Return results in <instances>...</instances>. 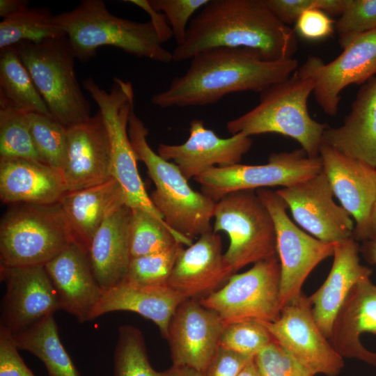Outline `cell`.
Returning <instances> with one entry per match:
<instances>
[{"label":"cell","mask_w":376,"mask_h":376,"mask_svg":"<svg viewBox=\"0 0 376 376\" xmlns=\"http://www.w3.org/2000/svg\"><path fill=\"white\" fill-rule=\"evenodd\" d=\"M217 47L249 49L276 61L293 58L297 40L295 31L265 0H212L189 24L184 42L172 52L173 60L191 59Z\"/></svg>","instance_id":"6da1fadb"},{"label":"cell","mask_w":376,"mask_h":376,"mask_svg":"<svg viewBox=\"0 0 376 376\" xmlns=\"http://www.w3.org/2000/svg\"><path fill=\"white\" fill-rule=\"evenodd\" d=\"M298 67L294 58L271 61L249 49L212 48L192 57L186 72L174 77L151 102L161 108L205 106L230 93H260L287 79Z\"/></svg>","instance_id":"7a4b0ae2"},{"label":"cell","mask_w":376,"mask_h":376,"mask_svg":"<svg viewBox=\"0 0 376 376\" xmlns=\"http://www.w3.org/2000/svg\"><path fill=\"white\" fill-rule=\"evenodd\" d=\"M67 36L76 58L86 62L102 46L110 45L138 57L169 63L172 52L162 46L150 21L137 22L111 13L102 0H84L74 9L53 16Z\"/></svg>","instance_id":"3957f363"},{"label":"cell","mask_w":376,"mask_h":376,"mask_svg":"<svg viewBox=\"0 0 376 376\" xmlns=\"http://www.w3.org/2000/svg\"><path fill=\"white\" fill-rule=\"evenodd\" d=\"M148 129L130 112L128 135L137 159L143 162L155 185L150 198L173 230L193 240L212 230L215 202L193 190L176 164L155 152L147 141Z\"/></svg>","instance_id":"277c9868"},{"label":"cell","mask_w":376,"mask_h":376,"mask_svg":"<svg viewBox=\"0 0 376 376\" xmlns=\"http://www.w3.org/2000/svg\"><path fill=\"white\" fill-rule=\"evenodd\" d=\"M314 87V80L297 70L287 79L263 91L258 104L228 121L226 129L232 135L280 134L297 141L308 156L318 157L329 126L315 120L308 113V100Z\"/></svg>","instance_id":"5b68a950"},{"label":"cell","mask_w":376,"mask_h":376,"mask_svg":"<svg viewBox=\"0 0 376 376\" xmlns=\"http://www.w3.org/2000/svg\"><path fill=\"white\" fill-rule=\"evenodd\" d=\"M73 237L59 204H15L0 222V266L45 265Z\"/></svg>","instance_id":"8992f818"},{"label":"cell","mask_w":376,"mask_h":376,"mask_svg":"<svg viewBox=\"0 0 376 376\" xmlns=\"http://www.w3.org/2000/svg\"><path fill=\"white\" fill-rule=\"evenodd\" d=\"M14 46L56 120L68 127L91 117L90 103L78 82L76 58L66 36Z\"/></svg>","instance_id":"52a82bcc"},{"label":"cell","mask_w":376,"mask_h":376,"mask_svg":"<svg viewBox=\"0 0 376 376\" xmlns=\"http://www.w3.org/2000/svg\"><path fill=\"white\" fill-rule=\"evenodd\" d=\"M83 86L98 106L106 123L111 144V176L120 185L127 205L141 209L166 223L146 191L128 135V120L134 103L132 83L114 77L108 92L88 77Z\"/></svg>","instance_id":"ba28073f"},{"label":"cell","mask_w":376,"mask_h":376,"mask_svg":"<svg viewBox=\"0 0 376 376\" xmlns=\"http://www.w3.org/2000/svg\"><path fill=\"white\" fill-rule=\"evenodd\" d=\"M213 218V231H223L229 237L224 256L234 273L277 256L274 223L256 190L226 194L215 203Z\"/></svg>","instance_id":"9c48e42d"},{"label":"cell","mask_w":376,"mask_h":376,"mask_svg":"<svg viewBox=\"0 0 376 376\" xmlns=\"http://www.w3.org/2000/svg\"><path fill=\"white\" fill-rule=\"evenodd\" d=\"M281 265L278 256L233 274L217 291L198 301L215 311L225 325L255 320L272 322L280 316Z\"/></svg>","instance_id":"30bf717a"},{"label":"cell","mask_w":376,"mask_h":376,"mask_svg":"<svg viewBox=\"0 0 376 376\" xmlns=\"http://www.w3.org/2000/svg\"><path fill=\"white\" fill-rule=\"evenodd\" d=\"M322 170L320 155L311 157L303 149L272 153L268 163L213 167L194 178L201 193L214 202L241 190H256L274 186L287 187L308 179Z\"/></svg>","instance_id":"8fae6325"},{"label":"cell","mask_w":376,"mask_h":376,"mask_svg":"<svg viewBox=\"0 0 376 376\" xmlns=\"http://www.w3.org/2000/svg\"><path fill=\"white\" fill-rule=\"evenodd\" d=\"M256 191L274 223L283 308L301 295L302 285L310 273L320 262L333 256L334 244L321 241L297 227L288 216V207L276 191L267 188Z\"/></svg>","instance_id":"7c38bea8"},{"label":"cell","mask_w":376,"mask_h":376,"mask_svg":"<svg viewBox=\"0 0 376 376\" xmlns=\"http://www.w3.org/2000/svg\"><path fill=\"white\" fill-rule=\"evenodd\" d=\"M261 322L273 339L314 376H337L341 372L343 357L316 324L309 297L304 293L283 307L276 321Z\"/></svg>","instance_id":"4fadbf2b"},{"label":"cell","mask_w":376,"mask_h":376,"mask_svg":"<svg viewBox=\"0 0 376 376\" xmlns=\"http://www.w3.org/2000/svg\"><path fill=\"white\" fill-rule=\"evenodd\" d=\"M297 71L314 80L317 103L327 115L335 116L345 88L363 85L376 76V29L357 37L332 61L310 56Z\"/></svg>","instance_id":"5bb4252c"},{"label":"cell","mask_w":376,"mask_h":376,"mask_svg":"<svg viewBox=\"0 0 376 376\" xmlns=\"http://www.w3.org/2000/svg\"><path fill=\"white\" fill-rule=\"evenodd\" d=\"M5 283L0 326L11 335L25 331L61 310L45 265L0 266Z\"/></svg>","instance_id":"9a60e30c"},{"label":"cell","mask_w":376,"mask_h":376,"mask_svg":"<svg viewBox=\"0 0 376 376\" xmlns=\"http://www.w3.org/2000/svg\"><path fill=\"white\" fill-rule=\"evenodd\" d=\"M290 209L295 221L314 237L336 243L353 236L350 214L334 200L329 181L319 173L276 191Z\"/></svg>","instance_id":"2e32d148"},{"label":"cell","mask_w":376,"mask_h":376,"mask_svg":"<svg viewBox=\"0 0 376 376\" xmlns=\"http://www.w3.org/2000/svg\"><path fill=\"white\" fill-rule=\"evenodd\" d=\"M319 155L334 196L353 217V238L366 241L376 203V169L322 142Z\"/></svg>","instance_id":"e0dca14e"},{"label":"cell","mask_w":376,"mask_h":376,"mask_svg":"<svg viewBox=\"0 0 376 376\" xmlns=\"http://www.w3.org/2000/svg\"><path fill=\"white\" fill-rule=\"evenodd\" d=\"M225 324L214 311L187 299L173 315L166 337L172 366L202 372L219 347Z\"/></svg>","instance_id":"ac0fdd59"},{"label":"cell","mask_w":376,"mask_h":376,"mask_svg":"<svg viewBox=\"0 0 376 376\" xmlns=\"http://www.w3.org/2000/svg\"><path fill=\"white\" fill-rule=\"evenodd\" d=\"M68 153L63 175L67 191L80 190L111 180V144L101 112L67 127Z\"/></svg>","instance_id":"d6986e66"},{"label":"cell","mask_w":376,"mask_h":376,"mask_svg":"<svg viewBox=\"0 0 376 376\" xmlns=\"http://www.w3.org/2000/svg\"><path fill=\"white\" fill-rule=\"evenodd\" d=\"M233 274L222 252L221 237L212 230L181 249L168 285L185 299L199 301L219 290Z\"/></svg>","instance_id":"ffe728a7"},{"label":"cell","mask_w":376,"mask_h":376,"mask_svg":"<svg viewBox=\"0 0 376 376\" xmlns=\"http://www.w3.org/2000/svg\"><path fill=\"white\" fill-rule=\"evenodd\" d=\"M189 136L180 145L161 143L158 155L173 161L187 180L195 178L213 167H227L240 163L251 148L252 139L242 133L223 139L207 129L201 120L189 124Z\"/></svg>","instance_id":"44dd1931"},{"label":"cell","mask_w":376,"mask_h":376,"mask_svg":"<svg viewBox=\"0 0 376 376\" xmlns=\"http://www.w3.org/2000/svg\"><path fill=\"white\" fill-rule=\"evenodd\" d=\"M45 267L61 309L81 323L91 320L103 290L95 279L87 251L72 242Z\"/></svg>","instance_id":"7402d4cb"},{"label":"cell","mask_w":376,"mask_h":376,"mask_svg":"<svg viewBox=\"0 0 376 376\" xmlns=\"http://www.w3.org/2000/svg\"><path fill=\"white\" fill-rule=\"evenodd\" d=\"M359 252V244L353 237L334 243L329 274L318 290L309 296L313 318L328 339L336 315L351 290L372 273L360 263Z\"/></svg>","instance_id":"603a6c76"},{"label":"cell","mask_w":376,"mask_h":376,"mask_svg":"<svg viewBox=\"0 0 376 376\" xmlns=\"http://www.w3.org/2000/svg\"><path fill=\"white\" fill-rule=\"evenodd\" d=\"M376 334V285L370 277L351 290L335 318L329 340L342 357L376 366V353L361 341L363 333Z\"/></svg>","instance_id":"cb8c5ba5"},{"label":"cell","mask_w":376,"mask_h":376,"mask_svg":"<svg viewBox=\"0 0 376 376\" xmlns=\"http://www.w3.org/2000/svg\"><path fill=\"white\" fill-rule=\"evenodd\" d=\"M67 188L63 173L47 164L24 158H0V199L8 204L52 205Z\"/></svg>","instance_id":"d4e9b609"},{"label":"cell","mask_w":376,"mask_h":376,"mask_svg":"<svg viewBox=\"0 0 376 376\" xmlns=\"http://www.w3.org/2000/svg\"><path fill=\"white\" fill-rule=\"evenodd\" d=\"M322 142L376 169V76L360 87L343 124L325 130Z\"/></svg>","instance_id":"484cf974"},{"label":"cell","mask_w":376,"mask_h":376,"mask_svg":"<svg viewBox=\"0 0 376 376\" xmlns=\"http://www.w3.org/2000/svg\"><path fill=\"white\" fill-rule=\"evenodd\" d=\"M131 207L113 211L93 236L88 250L93 272L103 291L125 280L131 260L129 227Z\"/></svg>","instance_id":"4316f807"},{"label":"cell","mask_w":376,"mask_h":376,"mask_svg":"<svg viewBox=\"0 0 376 376\" xmlns=\"http://www.w3.org/2000/svg\"><path fill=\"white\" fill-rule=\"evenodd\" d=\"M185 299L169 285L141 286L124 281L103 291L91 320L110 312H134L153 322L166 338L170 320Z\"/></svg>","instance_id":"83f0119b"},{"label":"cell","mask_w":376,"mask_h":376,"mask_svg":"<svg viewBox=\"0 0 376 376\" xmlns=\"http://www.w3.org/2000/svg\"><path fill=\"white\" fill-rule=\"evenodd\" d=\"M59 204L74 242L87 252L106 218L118 207L127 205L123 189L114 178L88 188L67 191Z\"/></svg>","instance_id":"f1b7e54d"},{"label":"cell","mask_w":376,"mask_h":376,"mask_svg":"<svg viewBox=\"0 0 376 376\" xmlns=\"http://www.w3.org/2000/svg\"><path fill=\"white\" fill-rule=\"evenodd\" d=\"M0 107L53 116L15 46L0 53Z\"/></svg>","instance_id":"f546056e"},{"label":"cell","mask_w":376,"mask_h":376,"mask_svg":"<svg viewBox=\"0 0 376 376\" xmlns=\"http://www.w3.org/2000/svg\"><path fill=\"white\" fill-rule=\"evenodd\" d=\"M12 336L18 350L31 353L42 362L48 376H80L61 343L54 315Z\"/></svg>","instance_id":"4dcf8cb0"},{"label":"cell","mask_w":376,"mask_h":376,"mask_svg":"<svg viewBox=\"0 0 376 376\" xmlns=\"http://www.w3.org/2000/svg\"><path fill=\"white\" fill-rule=\"evenodd\" d=\"M48 8L26 7L0 23V49L22 42H40L65 36L53 23Z\"/></svg>","instance_id":"1f68e13d"},{"label":"cell","mask_w":376,"mask_h":376,"mask_svg":"<svg viewBox=\"0 0 376 376\" xmlns=\"http://www.w3.org/2000/svg\"><path fill=\"white\" fill-rule=\"evenodd\" d=\"M129 241L131 258L164 251L176 242L187 246L193 243L192 240L139 208H131Z\"/></svg>","instance_id":"d6a6232c"},{"label":"cell","mask_w":376,"mask_h":376,"mask_svg":"<svg viewBox=\"0 0 376 376\" xmlns=\"http://www.w3.org/2000/svg\"><path fill=\"white\" fill-rule=\"evenodd\" d=\"M113 376H166L151 366L143 334L132 325L118 328L113 354Z\"/></svg>","instance_id":"836d02e7"},{"label":"cell","mask_w":376,"mask_h":376,"mask_svg":"<svg viewBox=\"0 0 376 376\" xmlns=\"http://www.w3.org/2000/svg\"><path fill=\"white\" fill-rule=\"evenodd\" d=\"M29 118L40 161L63 173L68 153L67 127L54 116L30 113Z\"/></svg>","instance_id":"e575fe53"},{"label":"cell","mask_w":376,"mask_h":376,"mask_svg":"<svg viewBox=\"0 0 376 376\" xmlns=\"http://www.w3.org/2000/svg\"><path fill=\"white\" fill-rule=\"evenodd\" d=\"M0 158L41 162L33 143L29 113L0 107Z\"/></svg>","instance_id":"d590c367"},{"label":"cell","mask_w":376,"mask_h":376,"mask_svg":"<svg viewBox=\"0 0 376 376\" xmlns=\"http://www.w3.org/2000/svg\"><path fill=\"white\" fill-rule=\"evenodd\" d=\"M182 244L176 242L167 249L132 258L126 281L141 286H163L168 283Z\"/></svg>","instance_id":"8d00e7d4"},{"label":"cell","mask_w":376,"mask_h":376,"mask_svg":"<svg viewBox=\"0 0 376 376\" xmlns=\"http://www.w3.org/2000/svg\"><path fill=\"white\" fill-rule=\"evenodd\" d=\"M273 340L272 335L260 321L250 320L225 325L219 346L254 357Z\"/></svg>","instance_id":"74e56055"},{"label":"cell","mask_w":376,"mask_h":376,"mask_svg":"<svg viewBox=\"0 0 376 376\" xmlns=\"http://www.w3.org/2000/svg\"><path fill=\"white\" fill-rule=\"evenodd\" d=\"M376 29V0H347L335 23L338 42L345 48L359 36Z\"/></svg>","instance_id":"f35d334b"},{"label":"cell","mask_w":376,"mask_h":376,"mask_svg":"<svg viewBox=\"0 0 376 376\" xmlns=\"http://www.w3.org/2000/svg\"><path fill=\"white\" fill-rule=\"evenodd\" d=\"M254 361L262 376H314L274 340L254 357Z\"/></svg>","instance_id":"ab89813d"},{"label":"cell","mask_w":376,"mask_h":376,"mask_svg":"<svg viewBox=\"0 0 376 376\" xmlns=\"http://www.w3.org/2000/svg\"><path fill=\"white\" fill-rule=\"evenodd\" d=\"M274 15L285 25L295 23L299 16L309 9H319L331 16H340L345 0H265Z\"/></svg>","instance_id":"60d3db41"},{"label":"cell","mask_w":376,"mask_h":376,"mask_svg":"<svg viewBox=\"0 0 376 376\" xmlns=\"http://www.w3.org/2000/svg\"><path fill=\"white\" fill-rule=\"evenodd\" d=\"M210 0H148L151 7L165 15L169 21L177 46L186 38L187 23L193 14Z\"/></svg>","instance_id":"b9f144b4"},{"label":"cell","mask_w":376,"mask_h":376,"mask_svg":"<svg viewBox=\"0 0 376 376\" xmlns=\"http://www.w3.org/2000/svg\"><path fill=\"white\" fill-rule=\"evenodd\" d=\"M295 33L305 40L317 41L332 36L335 23L331 17L319 9L302 13L295 23Z\"/></svg>","instance_id":"7bdbcfd3"},{"label":"cell","mask_w":376,"mask_h":376,"mask_svg":"<svg viewBox=\"0 0 376 376\" xmlns=\"http://www.w3.org/2000/svg\"><path fill=\"white\" fill-rule=\"evenodd\" d=\"M253 358L219 346L201 374V376H237Z\"/></svg>","instance_id":"ee69618b"},{"label":"cell","mask_w":376,"mask_h":376,"mask_svg":"<svg viewBox=\"0 0 376 376\" xmlns=\"http://www.w3.org/2000/svg\"><path fill=\"white\" fill-rule=\"evenodd\" d=\"M18 350L10 333L0 326V376H36Z\"/></svg>","instance_id":"f6af8a7d"},{"label":"cell","mask_w":376,"mask_h":376,"mask_svg":"<svg viewBox=\"0 0 376 376\" xmlns=\"http://www.w3.org/2000/svg\"><path fill=\"white\" fill-rule=\"evenodd\" d=\"M126 2H130L134 4L148 13L150 17V22L154 25L158 36L163 43L167 41L173 35L171 28L169 26L166 22V17L161 12L154 10L147 0H127Z\"/></svg>","instance_id":"bcb514c9"},{"label":"cell","mask_w":376,"mask_h":376,"mask_svg":"<svg viewBox=\"0 0 376 376\" xmlns=\"http://www.w3.org/2000/svg\"><path fill=\"white\" fill-rule=\"evenodd\" d=\"M28 1L24 0H1L0 16L6 18L28 7Z\"/></svg>","instance_id":"7dc6e473"},{"label":"cell","mask_w":376,"mask_h":376,"mask_svg":"<svg viewBox=\"0 0 376 376\" xmlns=\"http://www.w3.org/2000/svg\"><path fill=\"white\" fill-rule=\"evenodd\" d=\"M166 373V376H201V372L188 367L171 366Z\"/></svg>","instance_id":"c3c4849f"},{"label":"cell","mask_w":376,"mask_h":376,"mask_svg":"<svg viewBox=\"0 0 376 376\" xmlns=\"http://www.w3.org/2000/svg\"><path fill=\"white\" fill-rule=\"evenodd\" d=\"M237 376H262L254 361V358L243 368Z\"/></svg>","instance_id":"681fc988"},{"label":"cell","mask_w":376,"mask_h":376,"mask_svg":"<svg viewBox=\"0 0 376 376\" xmlns=\"http://www.w3.org/2000/svg\"><path fill=\"white\" fill-rule=\"evenodd\" d=\"M366 242V253L371 263L376 264V236Z\"/></svg>","instance_id":"f907efd6"},{"label":"cell","mask_w":376,"mask_h":376,"mask_svg":"<svg viewBox=\"0 0 376 376\" xmlns=\"http://www.w3.org/2000/svg\"><path fill=\"white\" fill-rule=\"evenodd\" d=\"M376 236V203L374 206L370 220V235L368 240Z\"/></svg>","instance_id":"816d5d0a"}]
</instances>
